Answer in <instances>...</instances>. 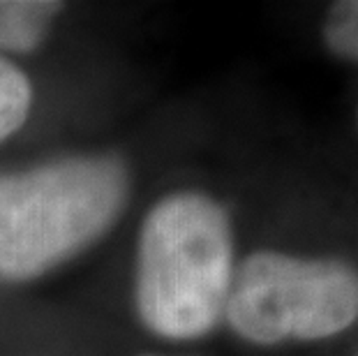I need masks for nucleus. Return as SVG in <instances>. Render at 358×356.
Returning a JSON list of instances; mask_svg holds the SVG:
<instances>
[{"mask_svg": "<svg viewBox=\"0 0 358 356\" xmlns=\"http://www.w3.org/2000/svg\"><path fill=\"white\" fill-rule=\"evenodd\" d=\"M129 197L120 157L72 155L0 173V280H30L100 241Z\"/></svg>", "mask_w": 358, "mask_h": 356, "instance_id": "nucleus-2", "label": "nucleus"}, {"mask_svg": "<svg viewBox=\"0 0 358 356\" xmlns=\"http://www.w3.org/2000/svg\"><path fill=\"white\" fill-rule=\"evenodd\" d=\"M60 12L63 3L51 0H0V56L35 51Z\"/></svg>", "mask_w": 358, "mask_h": 356, "instance_id": "nucleus-4", "label": "nucleus"}, {"mask_svg": "<svg viewBox=\"0 0 358 356\" xmlns=\"http://www.w3.org/2000/svg\"><path fill=\"white\" fill-rule=\"evenodd\" d=\"M33 109V83L28 74L0 56V143L26 125Z\"/></svg>", "mask_w": 358, "mask_h": 356, "instance_id": "nucleus-5", "label": "nucleus"}, {"mask_svg": "<svg viewBox=\"0 0 358 356\" xmlns=\"http://www.w3.org/2000/svg\"><path fill=\"white\" fill-rule=\"evenodd\" d=\"M324 40L333 54L358 60V0L331 5L324 21Z\"/></svg>", "mask_w": 358, "mask_h": 356, "instance_id": "nucleus-6", "label": "nucleus"}, {"mask_svg": "<svg viewBox=\"0 0 358 356\" xmlns=\"http://www.w3.org/2000/svg\"><path fill=\"white\" fill-rule=\"evenodd\" d=\"M227 211L203 192H171L148 211L136 241L134 303L166 340H196L224 317L234 283Z\"/></svg>", "mask_w": 358, "mask_h": 356, "instance_id": "nucleus-1", "label": "nucleus"}, {"mask_svg": "<svg viewBox=\"0 0 358 356\" xmlns=\"http://www.w3.org/2000/svg\"><path fill=\"white\" fill-rule=\"evenodd\" d=\"M224 317L255 345L333 338L358 320V276L338 259L259 250L234 271Z\"/></svg>", "mask_w": 358, "mask_h": 356, "instance_id": "nucleus-3", "label": "nucleus"}, {"mask_svg": "<svg viewBox=\"0 0 358 356\" xmlns=\"http://www.w3.org/2000/svg\"><path fill=\"white\" fill-rule=\"evenodd\" d=\"M356 118H358V113H356Z\"/></svg>", "mask_w": 358, "mask_h": 356, "instance_id": "nucleus-7", "label": "nucleus"}]
</instances>
